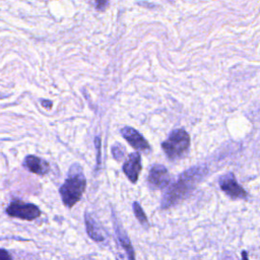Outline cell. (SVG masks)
Segmentation results:
<instances>
[{
	"label": "cell",
	"instance_id": "1",
	"mask_svg": "<svg viewBox=\"0 0 260 260\" xmlns=\"http://www.w3.org/2000/svg\"><path fill=\"white\" fill-rule=\"evenodd\" d=\"M206 169L202 166L193 167L181 174L172 186L168 188L161 199V208H169L184 199L194 189L203 177Z\"/></svg>",
	"mask_w": 260,
	"mask_h": 260
},
{
	"label": "cell",
	"instance_id": "2",
	"mask_svg": "<svg viewBox=\"0 0 260 260\" xmlns=\"http://www.w3.org/2000/svg\"><path fill=\"white\" fill-rule=\"evenodd\" d=\"M86 187V180L82 172V168L78 164L70 167L68 177L60 187V195L63 204L67 207H72L77 203Z\"/></svg>",
	"mask_w": 260,
	"mask_h": 260
},
{
	"label": "cell",
	"instance_id": "3",
	"mask_svg": "<svg viewBox=\"0 0 260 260\" xmlns=\"http://www.w3.org/2000/svg\"><path fill=\"white\" fill-rule=\"evenodd\" d=\"M190 146V136L184 129L173 130L168 139L161 143V148L171 159L183 156Z\"/></svg>",
	"mask_w": 260,
	"mask_h": 260
},
{
	"label": "cell",
	"instance_id": "4",
	"mask_svg": "<svg viewBox=\"0 0 260 260\" xmlns=\"http://www.w3.org/2000/svg\"><path fill=\"white\" fill-rule=\"evenodd\" d=\"M6 213L12 217L32 220L41 215V210L35 204L25 203L21 200H14L6 208Z\"/></svg>",
	"mask_w": 260,
	"mask_h": 260
},
{
	"label": "cell",
	"instance_id": "5",
	"mask_svg": "<svg viewBox=\"0 0 260 260\" xmlns=\"http://www.w3.org/2000/svg\"><path fill=\"white\" fill-rule=\"evenodd\" d=\"M220 189L226 193L233 199H247L248 193L243 189V187L237 182L235 175L233 173H228L221 176L218 180Z\"/></svg>",
	"mask_w": 260,
	"mask_h": 260
},
{
	"label": "cell",
	"instance_id": "6",
	"mask_svg": "<svg viewBox=\"0 0 260 260\" xmlns=\"http://www.w3.org/2000/svg\"><path fill=\"white\" fill-rule=\"evenodd\" d=\"M148 184L156 189H162L170 183V174L162 165H154L148 174Z\"/></svg>",
	"mask_w": 260,
	"mask_h": 260
},
{
	"label": "cell",
	"instance_id": "7",
	"mask_svg": "<svg viewBox=\"0 0 260 260\" xmlns=\"http://www.w3.org/2000/svg\"><path fill=\"white\" fill-rule=\"evenodd\" d=\"M142 170L141 155L138 151L132 152L128 155L123 165V172L132 183H136L139 173Z\"/></svg>",
	"mask_w": 260,
	"mask_h": 260
},
{
	"label": "cell",
	"instance_id": "8",
	"mask_svg": "<svg viewBox=\"0 0 260 260\" xmlns=\"http://www.w3.org/2000/svg\"><path fill=\"white\" fill-rule=\"evenodd\" d=\"M121 134L128 141V143L135 149L142 150V151L150 150V146H149L148 142L144 139V137L136 129L126 126V127L122 128Z\"/></svg>",
	"mask_w": 260,
	"mask_h": 260
},
{
	"label": "cell",
	"instance_id": "9",
	"mask_svg": "<svg viewBox=\"0 0 260 260\" xmlns=\"http://www.w3.org/2000/svg\"><path fill=\"white\" fill-rule=\"evenodd\" d=\"M23 166L29 172L40 175V176H45L50 171L49 162L39 156H36V155H27L24 158Z\"/></svg>",
	"mask_w": 260,
	"mask_h": 260
},
{
	"label": "cell",
	"instance_id": "10",
	"mask_svg": "<svg viewBox=\"0 0 260 260\" xmlns=\"http://www.w3.org/2000/svg\"><path fill=\"white\" fill-rule=\"evenodd\" d=\"M84 219H85V226H86V232L87 235L96 242H102L104 241V236L101 233L100 228L98 226L96 222L93 220V218L86 212L84 215Z\"/></svg>",
	"mask_w": 260,
	"mask_h": 260
},
{
	"label": "cell",
	"instance_id": "11",
	"mask_svg": "<svg viewBox=\"0 0 260 260\" xmlns=\"http://www.w3.org/2000/svg\"><path fill=\"white\" fill-rule=\"evenodd\" d=\"M116 232H117V236L119 238V241L122 245V247L124 248V250L126 251L127 255H128V259L129 260H135V253H134V249L132 248V245L127 237V235L124 233V231L116 224Z\"/></svg>",
	"mask_w": 260,
	"mask_h": 260
},
{
	"label": "cell",
	"instance_id": "12",
	"mask_svg": "<svg viewBox=\"0 0 260 260\" xmlns=\"http://www.w3.org/2000/svg\"><path fill=\"white\" fill-rule=\"evenodd\" d=\"M133 211H134V214H135L136 218L139 220V222L141 224H145V225L148 224L147 217H146L142 207L139 205L138 202H133Z\"/></svg>",
	"mask_w": 260,
	"mask_h": 260
},
{
	"label": "cell",
	"instance_id": "13",
	"mask_svg": "<svg viewBox=\"0 0 260 260\" xmlns=\"http://www.w3.org/2000/svg\"><path fill=\"white\" fill-rule=\"evenodd\" d=\"M112 153L116 160H121L125 155V147L120 143H116L112 147Z\"/></svg>",
	"mask_w": 260,
	"mask_h": 260
},
{
	"label": "cell",
	"instance_id": "14",
	"mask_svg": "<svg viewBox=\"0 0 260 260\" xmlns=\"http://www.w3.org/2000/svg\"><path fill=\"white\" fill-rule=\"evenodd\" d=\"M94 143H95V148H96V161L98 165L101 164V139L100 137H95L94 139Z\"/></svg>",
	"mask_w": 260,
	"mask_h": 260
},
{
	"label": "cell",
	"instance_id": "15",
	"mask_svg": "<svg viewBox=\"0 0 260 260\" xmlns=\"http://www.w3.org/2000/svg\"><path fill=\"white\" fill-rule=\"evenodd\" d=\"M0 260H12V258L5 249H0Z\"/></svg>",
	"mask_w": 260,
	"mask_h": 260
},
{
	"label": "cell",
	"instance_id": "16",
	"mask_svg": "<svg viewBox=\"0 0 260 260\" xmlns=\"http://www.w3.org/2000/svg\"><path fill=\"white\" fill-rule=\"evenodd\" d=\"M106 5H108V2H106V1H99V2H96V9H101V8H104V6H106Z\"/></svg>",
	"mask_w": 260,
	"mask_h": 260
},
{
	"label": "cell",
	"instance_id": "17",
	"mask_svg": "<svg viewBox=\"0 0 260 260\" xmlns=\"http://www.w3.org/2000/svg\"><path fill=\"white\" fill-rule=\"evenodd\" d=\"M42 105H43V107L50 109L52 106V102L51 101H42Z\"/></svg>",
	"mask_w": 260,
	"mask_h": 260
},
{
	"label": "cell",
	"instance_id": "18",
	"mask_svg": "<svg viewBox=\"0 0 260 260\" xmlns=\"http://www.w3.org/2000/svg\"><path fill=\"white\" fill-rule=\"evenodd\" d=\"M242 260H249L248 254H247L246 251H243V252H242Z\"/></svg>",
	"mask_w": 260,
	"mask_h": 260
}]
</instances>
